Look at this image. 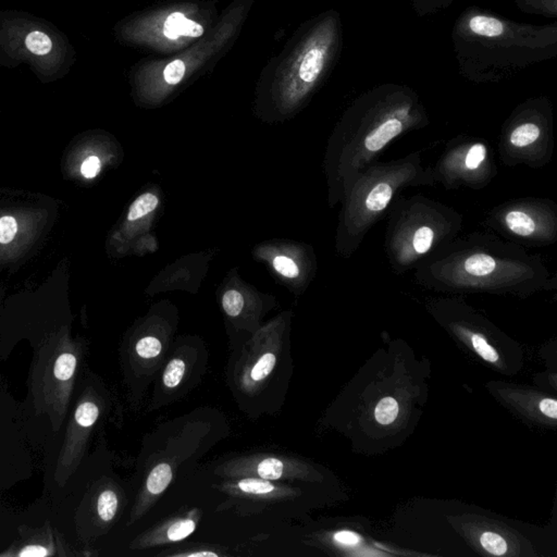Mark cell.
Listing matches in <instances>:
<instances>
[{
	"label": "cell",
	"instance_id": "cell-1",
	"mask_svg": "<svg viewBox=\"0 0 557 557\" xmlns=\"http://www.w3.org/2000/svg\"><path fill=\"white\" fill-rule=\"evenodd\" d=\"M72 325L70 304L60 293L15 296L0 309V364L22 341L32 350L21 407L29 444L42 455L62 430L85 368L87 346Z\"/></svg>",
	"mask_w": 557,
	"mask_h": 557
},
{
	"label": "cell",
	"instance_id": "cell-2",
	"mask_svg": "<svg viewBox=\"0 0 557 557\" xmlns=\"http://www.w3.org/2000/svg\"><path fill=\"white\" fill-rule=\"evenodd\" d=\"M414 276L421 288L447 294L527 297L557 288L540 255L490 231L458 235L418 265Z\"/></svg>",
	"mask_w": 557,
	"mask_h": 557
},
{
	"label": "cell",
	"instance_id": "cell-3",
	"mask_svg": "<svg viewBox=\"0 0 557 557\" xmlns=\"http://www.w3.org/2000/svg\"><path fill=\"white\" fill-rule=\"evenodd\" d=\"M428 125L427 109L411 86L381 84L355 98L333 137V202H342L362 169L376 162L393 141Z\"/></svg>",
	"mask_w": 557,
	"mask_h": 557
},
{
	"label": "cell",
	"instance_id": "cell-4",
	"mask_svg": "<svg viewBox=\"0 0 557 557\" xmlns=\"http://www.w3.org/2000/svg\"><path fill=\"white\" fill-rule=\"evenodd\" d=\"M451 38L460 76L476 84L507 81L557 55V23L517 22L476 6L458 15Z\"/></svg>",
	"mask_w": 557,
	"mask_h": 557
},
{
	"label": "cell",
	"instance_id": "cell-5",
	"mask_svg": "<svg viewBox=\"0 0 557 557\" xmlns=\"http://www.w3.org/2000/svg\"><path fill=\"white\" fill-rule=\"evenodd\" d=\"M432 167L423 166L421 152L390 162H372L362 169L343 197L337 250L350 258L372 227L386 217L390 207L407 188H433Z\"/></svg>",
	"mask_w": 557,
	"mask_h": 557
},
{
	"label": "cell",
	"instance_id": "cell-6",
	"mask_svg": "<svg viewBox=\"0 0 557 557\" xmlns=\"http://www.w3.org/2000/svg\"><path fill=\"white\" fill-rule=\"evenodd\" d=\"M401 196L386 213L383 243L386 260L396 274L415 269L464 229V216L455 208L423 194Z\"/></svg>",
	"mask_w": 557,
	"mask_h": 557
},
{
	"label": "cell",
	"instance_id": "cell-7",
	"mask_svg": "<svg viewBox=\"0 0 557 557\" xmlns=\"http://www.w3.org/2000/svg\"><path fill=\"white\" fill-rule=\"evenodd\" d=\"M99 383L84 368L76 382L66 421L43 454V498L56 500L87 456L88 443L105 411Z\"/></svg>",
	"mask_w": 557,
	"mask_h": 557
},
{
	"label": "cell",
	"instance_id": "cell-8",
	"mask_svg": "<svg viewBox=\"0 0 557 557\" xmlns=\"http://www.w3.org/2000/svg\"><path fill=\"white\" fill-rule=\"evenodd\" d=\"M554 115L550 98H528L512 111L499 139V156L506 167L541 169L554 154Z\"/></svg>",
	"mask_w": 557,
	"mask_h": 557
},
{
	"label": "cell",
	"instance_id": "cell-9",
	"mask_svg": "<svg viewBox=\"0 0 557 557\" xmlns=\"http://www.w3.org/2000/svg\"><path fill=\"white\" fill-rule=\"evenodd\" d=\"M482 225L525 248L552 246L557 242V204L550 198L509 199L488 211Z\"/></svg>",
	"mask_w": 557,
	"mask_h": 557
},
{
	"label": "cell",
	"instance_id": "cell-10",
	"mask_svg": "<svg viewBox=\"0 0 557 557\" xmlns=\"http://www.w3.org/2000/svg\"><path fill=\"white\" fill-rule=\"evenodd\" d=\"M435 184L447 190H482L498 176L493 150L486 139L458 135L447 142L432 167Z\"/></svg>",
	"mask_w": 557,
	"mask_h": 557
},
{
	"label": "cell",
	"instance_id": "cell-11",
	"mask_svg": "<svg viewBox=\"0 0 557 557\" xmlns=\"http://www.w3.org/2000/svg\"><path fill=\"white\" fill-rule=\"evenodd\" d=\"M34 450L29 444L21 402L0 376V493L32 478Z\"/></svg>",
	"mask_w": 557,
	"mask_h": 557
},
{
	"label": "cell",
	"instance_id": "cell-12",
	"mask_svg": "<svg viewBox=\"0 0 557 557\" xmlns=\"http://www.w3.org/2000/svg\"><path fill=\"white\" fill-rule=\"evenodd\" d=\"M0 557H83L57 527L48 502L41 496L22 511L17 537Z\"/></svg>",
	"mask_w": 557,
	"mask_h": 557
},
{
	"label": "cell",
	"instance_id": "cell-13",
	"mask_svg": "<svg viewBox=\"0 0 557 557\" xmlns=\"http://www.w3.org/2000/svg\"><path fill=\"white\" fill-rule=\"evenodd\" d=\"M44 211L22 209L17 213H0V260L23 252L25 245L31 244L42 234Z\"/></svg>",
	"mask_w": 557,
	"mask_h": 557
},
{
	"label": "cell",
	"instance_id": "cell-14",
	"mask_svg": "<svg viewBox=\"0 0 557 557\" xmlns=\"http://www.w3.org/2000/svg\"><path fill=\"white\" fill-rule=\"evenodd\" d=\"M219 474L231 478L255 477L260 479H291L303 476L304 470L299 463L272 456H250L232 460L218 470Z\"/></svg>",
	"mask_w": 557,
	"mask_h": 557
},
{
	"label": "cell",
	"instance_id": "cell-15",
	"mask_svg": "<svg viewBox=\"0 0 557 557\" xmlns=\"http://www.w3.org/2000/svg\"><path fill=\"white\" fill-rule=\"evenodd\" d=\"M158 32L168 43H186L203 36L205 27L201 22L190 19L181 11H174L162 20Z\"/></svg>",
	"mask_w": 557,
	"mask_h": 557
},
{
	"label": "cell",
	"instance_id": "cell-16",
	"mask_svg": "<svg viewBox=\"0 0 557 557\" xmlns=\"http://www.w3.org/2000/svg\"><path fill=\"white\" fill-rule=\"evenodd\" d=\"M231 490H237L248 495H262L266 499H283L284 496L290 495L291 490L274 486L270 480L260 479L255 477H244L234 484H227Z\"/></svg>",
	"mask_w": 557,
	"mask_h": 557
},
{
	"label": "cell",
	"instance_id": "cell-17",
	"mask_svg": "<svg viewBox=\"0 0 557 557\" xmlns=\"http://www.w3.org/2000/svg\"><path fill=\"white\" fill-rule=\"evenodd\" d=\"M276 364V355L274 353H262L250 367H247L245 381L250 384L260 383L274 372ZM247 383V384H248Z\"/></svg>",
	"mask_w": 557,
	"mask_h": 557
},
{
	"label": "cell",
	"instance_id": "cell-18",
	"mask_svg": "<svg viewBox=\"0 0 557 557\" xmlns=\"http://www.w3.org/2000/svg\"><path fill=\"white\" fill-rule=\"evenodd\" d=\"M172 468L168 463H160L154 467L146 481V492L150 498L160 495L171 484Z\"/></svg>",
	"mask_w": 557,
	"mask_h": 557
},
{
	"label": "cell",
	"instance_id": "cell-19",
	"mask_svg": "<svg viewBox=\"0 0 557 557\" xmlns=\"http://www.w3.org/2000/svg\"><path fill=\"white\" fill-rule=\"evenodd\" d=\"M457 332L464 337H467L472 342L474 350L476 351L484 360L489 362H496L499 360V354L494 350L493 346L489 344L486 337L481 333L474 332L470 327H465L462 323H458L456 327Z\"/></svg>",
	"mask_w": 557,
	"mask_h": 557
},
{
	"label": "cell",
	"instance_id": "cell-20",
	"mask_svg": "<svg viewBox=\"0 0 557 557\" xmlns=\"http://www.w3.org/2000/svg\"><path fill=\"white\" fill-rule=\"evenodd\" d=\"M521 13L541 15L544 17H557V0H513Z\"/></svg>",
	"mask_w": 557,
	"mask_h": 557
},
{
	"label": "cell",
	"instance_id": "cell-21",
	"mask_svg": "<svg viewBox=\"0 0 557 557\" xmlns=\"http://www.w3.org/2000/svg\"><path fill=\"white\" fill-rule=\"evenodd\" d=\"M25 46L35 56L44 57L52 52V41L46 33L35 29L25 37Z\"/></svg>",
	"mask_w": 557,
	"mask_h": 557
},
{
	"label": "cell",
	"instance_id": "cell-22",
	"mask_svg": "<svg viewBox=\"0 0 557 557\" xmlns=\"http://www.w3.org/2000/svg\"><path fill=\"white\" fill-rule=\"evenodd\" d=\"M158 198L154 194L146 193L139 196L133 202L130 211L127 213V220H139L144 216L148 215L156 209Z\"/></svg>",
	"mask_w": 557,
	"mask_h": 557
},
{
	"label": "cell",
	"instance_id": "cell-23",
	"mask_svg": "<svg viewBox=\"0 0 557 557\" xmlns=\"http://www.w3.org/2000/svg\"><path fill=\"white\" fill-rule=\"evenodd\" d=\"M399 404L392 397H384L374 409V418L380 425H391L399 415Z\"/></svg>",
	"mask_w": 557,
	"mask_h": 557
},
{
	"label": "cell",
	"instance_id": "cell-24",
	"mask_svg": "<svg viewBox=\"0 0 557 557\" xmlns=\"http://www.w3.org/2000/svg\"><path fill=\"white\" fill-rule=\"evenodd\" d=\"M196 523L193 519H185L176 521L166 529V540L164 542H178L188 538L195 531Z\"/></svg>",
	"mask_w": 557,
	"mask_h": 557
},
{
	"label": "cell",
	"instance_id": "cell-25",
	"mask_svg": "<svg viewBox=\"0 0 557 557\" xmlns=\"http://www.w3.org/2000/svg\"><path fill=\"white\" fill-rule=\"evenodd\" d=\"M455 0H409L415 13L421 17L449 9Z\"/></svg>",
	"mask_w": 557,
	"mask_h": 557
},
{
	"label": "cell",
	"instance_id": "cell-26",
	"mask_svg": "<svg viewBox=\"0 0 557 557\" xmlns=\"http://www.w3.org/2000/svg\"><path fill=\"white\" fill-rule=\"evenodd\" d=\"M184 374H185V362L181 358H174L164 370L162 376L164 386L168 389H174L181 383Z\"/></svg>",
	"mask_w": 557,
	"mask_h": 557
},
{
	"label": "cell",
	"instance_id": "cell-27",
	"mask_svg": "<svg viewBox=\"0 0 557 557\" xmlns=\"http://www.w3.org/2000/svg\"><path fill=\"white\" fill-rule=\"evenodd\" d=\"M480 543H481L482 548L490 553V554L495 555V556H502L507 552V542L502 538L501 535L495 533H482L480 537Z\"/></svg>",
	"mask_w": 557,
	"mask_h": 557
},
{
	"label": "cell",
	"instance_id": "cell-28",
	"mask_svg": "<svg viewBox=\"0 0 557 557\" xmlns=\"http://www.w3.org/2000/svg\"><path fill=\"white\" fill-rule=\"evenodd\" d=\"M162 345L154 337H143L135 345V352L143 360H152L162 353Z\"/></svg>",
	"mask_w": 557,
	"mask_h": 557
},
{
	"label": "cell",
	"instance_id": "cell-29",
	"mask_svg": "<svg viewBox=\"0 0 557 557\" xmlns=\"http://www.w3.org/2000/svg\"><path fill=\"white\" fill-rule=\"evenodd\" d=\"M223 306L227 315L230 317H237L244 307V298L240 292L230 290L225 292L223 295Z\"/></svg>",
	"mask_w": 557,
	"mask_h": 557
},
{
	"label": "cell",
	"instance_id": "cell-30",
	"mask_svg": "<svg viewBox=\"0 0 557 557\" xmlns=\"http://www.w3.org/2000/svg\"><path fill=\"white\" fill-rule=\"evenodd\" d=\"M274 269L286 278H297L299 274L297 265L293 260L285 256H278L274 260Z\"/></svg>",
	"mask_w": 557,
	"mask_h": 557
},
{
	"label": "cell",
	"instance_id": "cell-31",
	"mask_svg": "<svg viewBox=\"0 0 557 557\" xmlns=\"http://www.w3.org/2000/svg\"><path fill=\"white\" fill-rule=\"evenodd\" d=\"M101 170V159L97 156H88L82 162L80 166V174L84 178L91 180V178H96L99 174Z\"/></svg>",
	"mask_w": 557,
	"mask_h": 557
},
{
	"label": "cell",
	"instance_id": "cell-32",
	"mask_svg": "<svg viewBox=\"0 0 557 557\" xmlns=\"http://www.w3.org/2000/svg\"><path fill=\"white\" fill-rule=\"evenodd\" d=\"M333 538L335 542L343 545H355L360 542V537L352 531H339Z\"/></svg>",
	"mask_w": 557,
	"mask_h": 557
},
{
	"label": "cell",
	"instance_id": "cell-33",
	"mask_svg": "<svg viewBox=\"0 0 557 557\" xmlns=\"http://www.w3.org/2000/svg\"><path fill=\"white\" fill-rule=\"evenodd\" d=\"M541 413L551 419L557 418V402L553 399H544L539 404Z\"/></svg>",
	"mask_w": 557,
	"mask_h": 557
},
{
	"label": "cell",
	"instance_id": "cell-34",
	"mask_svg": "<svg viewBox=\"0 0 557 557\" xmlns=\"http://www.w3.org/2000/svg\"><path fill=\"white\" fill-rule=\"evenodd\" d=\"M174 556H184V557H218L219 554L216 552H213V551H199V552H191V553H178V554H174Z\"/></svg>",
	"mask_w": 557,
	"mask_h": 557
},
{
	"label": "cell",
	"instance_id": "cell-35",
	"mask_svg": "<svg viewBox=\"0 0 557 557\" xmlns=\"http://www.w3.org/2000/svg\"><path fill=\"white\" fill-rule=\"evenodd\" d=\"M1 298H3V291H1V288H0V309H1Z\"/></svg>",
	"mask_w": 557,
	"mask_h": 557
}]
</instances>
